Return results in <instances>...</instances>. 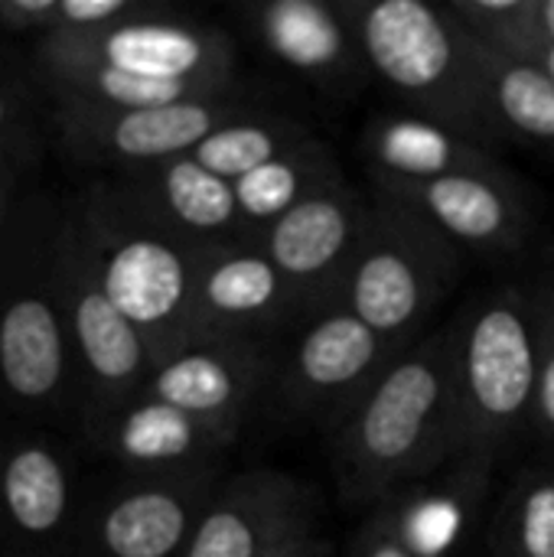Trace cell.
<instances>
[{
  "label": "cell",
  "mask_w": 554,
  "mask_h": 557,
  "mask_svg": "<svg viewBox=\"0 0 554 557\" xmlns=\"http://www.w3.org/2000/svg\"><path fill=\"white\" fill-rule=\"evenodd\" d=\"M26 59L49 104L69 108H163L245 88L232 36L157 0L121 23L39 42Z\"/></svg>",
  "instance_id": "cell-1"
},
{
  "label": "cell",
  "mask_w": 554,
  "mask_h": 557,
  "mask_svg": "<svg viewBox=\"0 0 554 557\" xmlns=\"http://www.w3.org/2000/svg\"><path fill=\"white\" fill-rule=\"evenodd\" d=\"M457 323L428 330L327 431L340 496L372 509L457 460Z\"/></svg>",
  "instance_id": "cell-2"
},
{
  "label": "cell",
  "mask_w": 554,
  "mask_h": 557,
  "mask_svg": "<svg viewBox=\"0 0 554 557\" xmlns=\"http://www.w3.org/2000/svg\"><path fill=\"white\" fill-rule=\"evenodd\" d=\"M62 199L26 193L0 238V408L16 424L78 421V375L59 294Z\"/></svg>",
  "instance_id": "cell-3"
},
{
  "label": "cell",
  "mask_w": 554,
  "mask_h": 557,
  "mask_svg": "<svg viewBox=\"0 0 554 557\" xmlns=\"http://www.w3.org/2000/svg\"><path fill=\"white\" fill-rule=\"evenodd\" d=\"M101 287L144 336L153 369L189 346L202 248L160 225L114 176L65 196Z\"/></svg>",
  "instance_id": "cell-4"
},
{
  "label": "cell",
  "mask_w": 554,
  "mask_h": 557,
  "mask_svg": "<svg viewBox=\"0 0 554 557\" xmlns=\"http://www.w3.org/2000/svg\"><path fill=\"white\" fill-rule=\"evenodd\" d=\"M457 323V457L500 463L529 444L539 385V281L483 290Z\"/></svg>",
  "instance_id": "cell-5"
},
{
  "label": "cell",
  "mask_w": 554,
  "mask_h": 557,
  "mask_svg": "<svg viewBox=\"0 0 554 557\" xmlns=\"http://www.w3.org/2000/svg\"><path fill=\"white\" fill-rule=\"evenodd\" d=\"M369 75L385 82L405 111L438 121L490 150L500 147L477 39L447 3L346 0Z\"/></svg>",
  "instance_id": "cell-6"
},
{
  "label": "cell",
  "mask_w": 554,
  "mask_h": 557,
  "mask_svg": "<svg viewBox=\"0 0 554 557\" xmlns=\"http://www.w3.org/2000/svg\"><path fill=\"white\" fill-rule=\"evenodd\" d=\"M372 209L346 277L343 307L395 346L428 333V320L454 290L464 251L431 222L369 189Z\"/></svg>",
  "instance_id": "cell-7"
},
{
  "label": "cell",
  "mask_w": 554,
  "mask_h": 557,
  "mask_svg": "<svg viewBox=\"0 0 554 557\" xmlns=\"http://www.w3.org/2000/svg\"><path fill=\"white\" fill-rule=\"evenodd\" d=\"M59 294L78 375L75 434H82L144 392L153 356L101 287L85 242L65 212V199L59 219Z\"/></svg>",
  "instance_id": "cell-8"
},
{
  "label": "cell",
  "mask_w": 554,
  "mask_h": 557,
  "mask_svg": "<svg viewBox=\"0 0 554 557\" xmlns=\"http://www.w3.org/2000/svg\"><path fill=\"white\" fill-rule=\"evenodd\" d=\"M248 88L163 108H69L52 104V147L65 160L104 176L189 157L235 117L264 111Z\"/></svg>",
  "instance_id": "cell-9"
},
{
  "label": "cell",
  "mask_w": 554,
  "mask_h": 557,
  "mask_svg": "<svg viewBox=\"0 0 554 557\" xmlns=\"http://www.w3.org/2000/svg\"><path fill=\"white\" fill-rule=\"evenodd\" d=\"M356 320L346 307L307 320L278 352L271 401L284 421L330 431L369 385L405 352Z\"/></svg>",
  "instance_id": "cell-10"
},
{
  "label": "cell",
  "mask_w": 554,
  "mask_h": 557,
  "mask_svg": "<svg viewBox=\"0 0 554 557\" xmlns=\"http://www.w3.org/2000/svg\"><path fill=\"white\" fill-rule=\"evenodd\" d=\"M222 483V467L183 476H131L85 490L65 557H180Z\"/></svg>",
  "instance_id": "cell-11"
},
{
  "label": "cell",
  "mask_w": 554,
  "mask_h": 557,
  "mask_svg": "<svg viewBox=\"0 0 554 557\" xmlns=\"http://www.w3.org/2000/svg\"><path fill=\"white\" fill-rule=\"evenodd\" d=\"M82 493L75 454L52 428L0 431V557H65Z\"/></svg>",
  "instance_id": "cell-12"
},
{
  "label": "cell",
  "mask_w": 554,
  "mask_h": 557,
  "mask_svg": "<svg viewBox=\"0 0 554 557\" xmlns=\"http://www.w3.org/2000/svg\"><path fill=\"white\" fill-rule=\"evenodd\" d=\"M369 209L372 199L343 180L261 232L258 248L291 284L307 320L343 307L346 277L362 245Z\"/></svg>",
  "instance_id": "cell-13"
},
{
  "label": "cell",
  "mask_w": 554,
  "mask_h": 557,
  "mask_svg": "<svg viewBox=\"0 0 554 557\" xmlns=\"http://www.w3.org/2000/svg\"><path fill=\"white\" fill-rule=\"evenodd\" d=\"M369 189L431 222L460 251L513 258L535 242L539 215L522 189V180L506 166L490 173L441 176L428 183L372 180Z\"/></svg>",
  "instance_id": "cell-14"
},
{
  "label": "cell",
  "mask_w": 554,
  "mask_h": 557,
  "mask_svg": "<svg viewBox=\"0 0 554 557\" xmlns=\"http://www.w3.org/2000/svg\"><path fill=\"white\" fill-rule=\"evenodd\" d=\"M307 313L258 248V242L212 245L199 255L196 297H193V339H248L274 343L300 330Z\"/></svg>",
  "instance_id": "cell-15"
},
{
  "label": "cell",
  "mask_w": 554,
  "mask_h": 557,
  "mask_svg": "<svg viewBox=\"0 0 554 557\" xmlns=\"http://www.w3.org/2000/svg\"><path fill=\"white\" fill-rule=\"evenodd\" d=\"M281 346L248 339H199L163 359L140 395H153L229 437H242L271 395Z\"/></svg>",
  "instance_id": "cell-16"
},
{
  "label": "cell",
  "mask_w": 554,
  "mask_h": 557,
  "mask_svg": "<svg viewBox=\"0 0 554 557\" xmlns=\"http://www.w3.org/2000/svg\"><path fill=\"white\" fill-rule=\"evenodd\" d=\"M320 525V499L304 480L261 467L222 476L180 557H261Z\"/></svg>",
  "instance_id": "cell-17"
},
{
  "label": "cell",
  "mask_w": 554,
  "mask_h": 557,
  "mask_svg": "<svg viewBox=\"0 0 554 557\" xmlns=\"http://www.w3.org/2000/svg\"><path fill=\"white\" fill-rule=\"evenodd\" d=\"M238 16L268 59L327 95L346 98L369 78L346 0H251Z\"/></svg>",
  "instance_id": "cell-18"
},
{
  "label": "cell",
  "mask_w": 554,
  "mask_h": 557,
  "mask_svg": "<svg viewBox=\"0 0 554 557\" xmlns=\"http://www.w3.org/2000/svg\"><path fill=\"white\" fill-rule=\"evenodd\" d=\"M78 441L131 476H183L216 470L235 447V437L153 395H137L82 431Z\"/></svg>",
  "instance_id": "cell-19"
},
{
  "label": "cell",
  "mask_w": 554,
  "mask_h": 557,
  "mask_svg": "<svg viewBox=\"0 0 554 557\" xmlns=\"http://www.w3.org/2000/svg\"><path fill=\"white\" fill-rule=\"evenodd\" d=\"M114 180L160 225L199 248L255 242L238 215L235 186L209 173L193 157H176L147 170L118 173Z\"/></svg>",
  "instance_id": "cell-20"
},
{
  "label": "cell",
  "mask_w": 554,
  "mask_h": 557,
  "mask_svg": "<svg viewBox=\"0 0 554 557\" xmlns=\"http://www.w3.org/2000/svg\"><path fill=\"white\" fill-rule=\"evenodd\" d=\"M362 157L372 180L389 183H428L457 173L503 170L500 150H490L438 121L411 111L376 114L362 127Z\"/></svg>",
  "instance_id": "cell-21"
},
{
  "label": "cell",
  "mask_w": 554,
  "mask_h": 557,
  "mask_svg": "<svg viewBox=\"0 0 554 557\" xmlns=\"http://www.w3.org/2000/svg\"><path fill=\"white\" fill-rule=\"evenodd\" d=\"M343 180H346V173H343L336 150L323 137H310L300 147L264 163L261 170L248 173L245 180H238L232 186H235L238 215H242L248 235L258 242L261 232H268L291 209H297L320 189L343 183Z\"/></svg>",
  "instance_id": "cell-22"
},
{
  "label": "cell",
  "mask_w": 554,
  "mask_h": 557,
  "mask_svg": "<svg viewBox=\"0 0 554 557\" xmlns=\"http://www.w3.org/2000/svg\"><path fill=\"white\" fill-rule=\"evenodd\" d=\"M480 72L500 144L519 140L554 153V82L535 65L480 46Z\"/></svg>",
  "instance_id": "cell-23"
},
{
  "label": "cell",
  "mask_w": 554,
  "mask_h": 557,
  "mask_svg": "<svg viewBox=\"0 0 554 557\" xmlns=\"http://www.w3.org/2000/svg\"><path fill=\"white\" fill-rule=\"evenodd\" d=\"M487 557H554V460L513 473L487 525Z\"/></svg>",
  "instance_id": "cell-24"
},
{
  "label": "cell",
  "mask_w": 554,
  "mask_h": 557,
  "mask_svg": "<svg viewBox=\"0 0 554 557\" xmlns=\"http://www.w3.org/2000/svg\"><path fill=\"white\" fill-rule=\"evenodd\" d=\"M310 137H317V131L307 121L274 111V108H264V111L229 121L225 127L209 134L189 157L196 163H202L209 173H216L229 183H238L248 173L284 157L287 150L300 147Z\"/></svg>",
  "instance_id": "cell-25"
},
{
  "label": "cell",
  "mask_w": 554,
  "mask_h": 557,
  "mask_svg": "<svg viewBox=\"0 0 554 557\" xmlns=\"http://www.w3.org/2000/svg\"><path fill=\"white\" fill-rule=\"evenodd\" d=\"M153 0H0V49L39 42L72 33H91L137 16Z\"/></svg>",
  "instance_id": "cell-26"
},
{
  "label": "cell",
  "mask_w": 554,
  "mask_h": 557,
  "mask_svg": "<svg viewBox=\"0 0 554 557\" xmlns=\"http://www.w3.org/2000/svg\"><path fill=\"white\" fill-rule=\"evenodd\" d=\"M52 144V104L26 52L0 49V153L36 170Z\"/></svg>",
  "instance_id": "cell-27"
},
{
  "label": "cell",
  "mask_w": 554,
  "mask_h": 557,
  "mask_svg": "<svg viewBox=\"0 0 554 557\" xmlns=\"http://www.w3.org/2000/svg\"><path fill=\"white\" fill-rule=\"evenodd\" d=\"M460 26L487 49L526 62L542 39L535 26V0H444Z\"/></svg>",
  "instance_id": "cell-28"
},
{
  "label": "cell",
  "mask_w": 554,
  "mask_h": 557,
  "mask_svg": "<svg viewBox=\"0 0 554 557\" xmlns=\"http://www.w3.org/2000/svg\"><path fill=\"white\" fill-rule=\"evenodd\" d=\"M529 447L554 460V284L539 281V385Z\"/></svg>",
  "instance_id": "cell-29"
},
{
  "label": "cell",
  "mask_w": 554,
  "mask_h": 557,
  "mask_svg": "<svg viewBox=\"0 0 554 557\" xmlns=\"http://www.w3.org/2000/svg\"><path fill=\"white\" fill-rule=\"evenodd\" d=\"M346 557H421L389 522V516L372 506L362 519V525L356 529V535L349 539Z\"/></svg>",
  "instance_id": "cell-30"
},
{
  "label": "cell",
  "mask_w": 554,
  "mask_h": 557,
  "mask_svg": "<svg viewBox=\"0 0 554 557\" xmlns=\"http://www.w3.org/2000/svg\"><path fill=\"white\" fill-rule=\"evenodd\" d=\"M26 173H29V170H26L23 163H16L13 157L0 153V238H3V232H7V225H10V219H13L20 199L26 196V193H20Z\"/></svg>",
  "instance_id": "cell-31"
},
{
  "label": "cell",
  "mask_w": 554,
  "mask_h": 557,
  "mask_svg": "<svg viewBox=\"0 0 554 557\" xmlns=\"http://www.w3.org/2000/svg\"><path fill=\"white\" fill-rule=\"evenodd\" d=\"M261 557H336V545H333V539H327L320 532V525H313V529H304V532L284 539L281 545H274Z\"/></svg>",
  "instance_id": "cell-32"
},
{
  "label": "cell",
  "mask_w": 554,
  "mask_h": 557,
  "mask_svg": "<svg viewBox=\"0 0 554 557\" xmlns=\"http://www.w3.org/2000/svg\"><path fill=\"white\" fill-rule=\"evenodd\" d=\"M526 62L529 65H535V69H542L549 78L554 82V42L552 39H539L535 46H532V52L526 55Z\"/></svg>",
  "instance_id": "cell-33"
},
{
  "label": "cell",
  "mask_w": 554,
  "mask_h": 557,
  "mask_svg": "<svg viewBox=\"0 0 554 557\" xmlns=\"http://www.w3.org/2000/svg\"><path fill=\"white\" fill-rule=\"evenodd\" d=\"M535 26L542 39L554 42V0H535Z\"/></svg>",
  "instance_id": "cell-34"
}]
</instances>
